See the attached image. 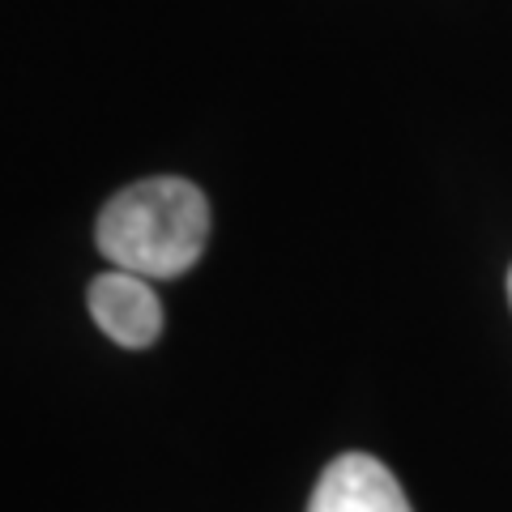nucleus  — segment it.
I'll use <instances>...</instances> for the list:
<instances>
[{
  "mask_svg": "<svg viewBox=\"0 0 512 512\" xmlns=\"http://www.w3.org/2000/svg\"><path fill=\"white\" fill-rule=\"evenodd\" d=\"M210 239V201L180 175H154L116 192L99 214V252L137 278H180Z\"/></svg>",
  "mask_w": 512,
  "mask_h": 512,
  "instance_id": "nucleus-1",
  "label": "nucleus"
},
{
  "mask_svg": "<svg viewBox=\"0 0 512 512\" xmlns=\"http://www.w3.org/2000/svg\"><path fill=\"white\" fill-rule=\"evenodd\" d=\"M308 512H414L389 466L367 453H342L316 478Z\"/></svg>",
  "mask_w": 512,
  "mask_h": 512,
  "instance_id": "nucleus-2",
  "label": "nucleus"
},
{
  "mask_svg": "<svg viewBox=\"0 0 512 512\" xmlns=\"http://www.w3.org/2000/svg\"><path fill=\"white\" fill-rule=\"evenodd\" d=\"M90 312L107 338L128 350H146L163 333V303L150 278L124 274V269H111L90 282Z\"/></svg>",
  "mask_w": 512,
  "mask_h": 512,
  "instance_id": "nucleus-3",
  "label": "nucleus"
},
{
  "mask_svg": "<svg viewBox=\"0 0 512 512\" xmlns=\"http://www.w3.org/2000/svg\"><path fill=\"white\" fill-rule=\"evenodd\" d=\"M508 303H512V269H508Z\"/></svg>",
  "mask_w": 512,
  "mask_h": 512,
  "instance_id": "nucleus-4",
  "label": "nucleus"
}]
</instances>
